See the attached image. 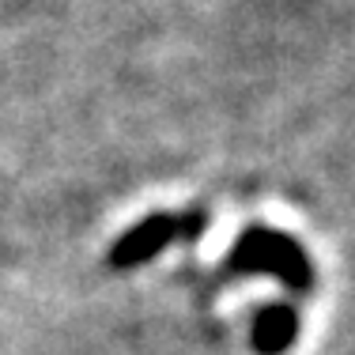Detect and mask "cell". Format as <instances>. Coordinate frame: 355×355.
Listing matches in <instances>:
<instances>
[{
	"instance_id": "6da1fadb",
	"label": "cell",
	"mask_w": 355,
	"mask_h": 355,
	"mask_svg": "<svg viewBox=\"0 0 355 355\" xmlns=\"http://www.w3.org/2000/svg\"><path fill=\"white\" fill-rule=\"evenodd\" d=\"M227 276H268L284 284L287 291L306 295L314 287V261L302 242H295L287 231L253 223L234 239L231 253L223 261Z\"/></svg>"
},
{
	"instance_id": "7a4b0ae2",
	"label": "cell",
	"mask_w": 355,
	"mask_h": 355,
	"mask_svg": "<svg viewBox=\"0 0 355 355\" xmlns=\"http://www.w3.org/2000/svg\"><path fill=\"white\" fill-rule=\"evenodd\" d=\"M208 227V216L200 208H185V212H151L140 223H132L121 239L110 246V265L114 268H137L144 261L159 257L174 242H193L200 239Z\"/></svg>"
},
{
	"instance_id": "3957f363",
	"label": "cell",
	"mask_w": 355,
	"mask_h": 355,
	"mask_svg": "<svg viewBox=\"0 0 355 355\" xmlns=\"http://www.w3.org/2000/svg\"><path fill=\"white\" fill-rule=\"evenodd\" d=\"M299 329H302V321L291 302H268L253 318V348L261 355H284L295 348Z\"/></svg>"
}]
</instances>
